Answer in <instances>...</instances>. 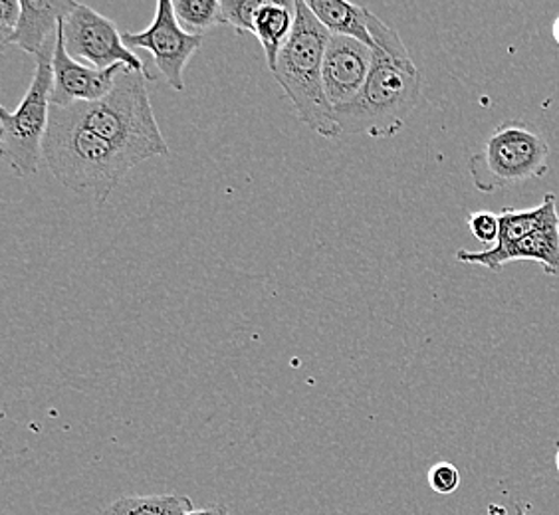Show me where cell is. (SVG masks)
I'll return each instance as SVG.
<instances>
[{"label":"cell","instance_id":"6da1fadb","mask_svg":"<svg viewBox=\"0 0 559 515\" xmlns=\"http://www.w3.org/2000/svg\"><path fill=\"white\" fill-rule=\"evenodd\" d=\"M367 26L376 43L366 86L354 101L335 108L342 133L393 137L419 106L420 74L405 44L385 22L367 11Z\"/></svg>","mask_w":559,"mask_h":515},{"label":"cell","instance_id":"7a4b0ae2","mask_svg":"<svg viewBox=\"0 0 559 515\" xmlns=\"http://www.w3.org/2000/svg\"><path fill=\"white\" fill-rule=\"evenodd\" d=\"M44 161L58 183L75 194H90L97 204L108 203L118 184L135 167L72 116L68 108H50L43 147Z\"/></svg>","mask_w":559,"mask_h":515},{"label":"cell","instance_id":"3957f363","mask_svg":"<svg viewBox=\"0 0 559 515\" xmlns=\"http://www.w3.org/2000/svg\"><path fill=\"white\" fill-rule=\"evenodd\" d=\"M330 38L332 34L316 19L308 2L298 0L290 40L282 48L272 74L298 111V118L318 135L335 140L342 135V129L323 87V56Z\"/></svg>","mask_w":559,"mask_h":515},{"label":"cell","instance_id":"277c9868","mask_svg":"<svg viewBox=\"0 0 559 515\" xmlns=\"http://www.w3.org/2000/svg\"><path fill=\"white\" fill-rule=\"evenodd\" d=\"M145 80L147 77L140 72L123 68L108 96L68 108L82 125L111 143L133 165L169 155Z\"/></svg>","mask_w":559,"mask_h":515},{"label":"cell","instance_id":"5b68a950","mask_svg":"<svg viewBox=\"0 0 559 515\" xmlns=\"http://www.w3.org/2000/svg\"><path fill=\"white\" fill-rule=\"evenodd\" d=\"M549 145L536 125L522 119L500 123L483 149L468 161L473 184L480 193L539 179L548 172Z\"/></svg>","mask_w":559,"mask_h":515},{"label":"cell","instance_id":"8992f818","mask_svg":"<svg viewBox=\"0 0 559 515\" xmlns=\"http://www.w3.org/2000/svg\"><path fill=\"white\" fill-rule=\"evenodd\" d=\"M55 40L44 48L43 55L36 58L33 82L22 97L19 108H0V151L2 159L11 165L16 177L26 179L38 172L44 159L43 147L50 121L52 92H55Z\"/></svg>","mask_w":559,"mask_h":515},{"label":"cell","instance_id":"52a82bcc","mask_svg":"<svg viewBox=\"0 0 559 515\" xmlns=\"http://www.w3.org/2000/svg\"><path fill=\"white\" fill-rule=\"evenodd\" d=\"M62 33L68 55L78 62L86 60L96 70L126 65L147 80H155V74H151L140 56L126 46L118 26L92 7L78 2L74 11L62 22Z\"/></svg>","mask_w":559,"mask_h":515},{"label":"cell","instance_id":"ba28073f","mask_svg":"<svg viewBox=\"0 0 559 515\" xmlns=\"http://www.w3.org/2000/svg\"><path fill=\"white\" fill-rule=\"evenodd\" d=\"M123 43L130 50H147L163 80L175 92H185V68L199 52L203 36H193L183 31L173 11V2L162 0L155 7V16L150 26L141 33H123Z\"/></svg>","mask_w":559,"mask_h":515},{"label":"cell","instance_id":"9c48e42d","mask_svg":"<svg viewBox=\"0 0 559 515\" xmlns=\"http://www.w3.org/2000/svg\"><path fill=\"white\" fill-rule=\"evenodd\" d=\"M371 46L347 36H332L323 56V87L335 108L354 101L364 89L373 64Z\"/></svg>","mask_w":559,"mask_h":515},{"label":"cell","instance_id":"30bf717a","mask_svg":"<svg viewBox=\"0 0 559 515\" xmlns=\"http://www.w3.org/2000/svg\"><path fill=\"white\" fill-rule=\"evenodd\" d=\"M62 22L58 28V40H56L55 58H52V65H55L52 106L70 108L74 104H92L108 96L116 84V77L126 65L96 70L92 65L80 64L66 50Z\"/></svg>","mask_w":559,"mask_h":515},{"label":"cell","instance_id":"8fae6325","mask_svg":"<svg viewBox=\"0 0 559 515\" xmlns=\"http://www.w3.org/2000/svg\"><path fill=\"white\" fill-rule=\"evenodd\" d=\"M456 260L464 264L485 266L490 272H500L510 262L530 260V262H538L549 276H559V216L498 256H485L483 252L459 250Z\"/></svg>","mask_w":559,"mask_h":515},{"label":"cell","instance_id":"7c38bea8","mask_svg":"<svg viewBox=\"0 0 559 515\" xmlns=\"http://www.w3.org/2000/svg\"><path fill=\"white\" fill-rule=\"evenodd\" d=\"M75 4L72 0H21V22L11 44L38 58L48 43L55 40L60 22L70 16Z\"/></svg>","mask_w":559,"mask_h":515},{"label":"cell","instance_id":"4fadbf2b","mask_svg":"<svg viewBox=\"0 0 559 515\" xmlns=\"http://www.w3.org/2000/svg\"><path fill=\"white\" fill-rule=\"evenodd\" d=\"M558 196L548 193L544 201L536 208H526V211H516L508 208L500 213V237L495 247L483 250L485 256H498L506 252L508 248L514 247L520 240L534 235L542 226L548 225L554 218H558Z\"/></svg>","mask_w":559,"mask_h":515},{"label":"cell","instance_id":"5bb4252c","mask_svg":"<svg viewBox=\"0 0 559 515\" xmlns=\"http://www.w3.org/2000/svg\"><path fill=\"white\" fill-rule=\"evenodd\" d=\"M296 24V2H276L262 0L259 12L254 16V36L262 44L270 72L276 70L280 52L290 40Z\"/></svg>","mask_w":559,"mask_h":515},{"label":"cell","instance_id":"9a60e30c","mask_svg":"<svg viewBox=\"0 0 559 515\" xmlns=\"http://www.w3.org/2000/svg\"><path fill=\"white\" fill-rule=\"evenodd\" d=\"M316 19L322 22L332 36H347L376 48L367 26V7L344 0H306Z\"/></svg>","mask_w":559,"mask_h":515},{"label":"cell","instance_id":"2e32d148","mask_svg":"<svg viewBox=\"0 0 559 515\" xmlns=\"http://www.w3.org/2000/svg\"><path fill=\"white\" fill-rule=\"evenodd\" d=\"M193 507L189 495H126L109 505L104 515H185Z\"/></svg>","mask_w":559,"mask_h":515},{"label":"cell","instance_id":"e0dca14e","mask_svg":"<svg viewBox=\"0 0 559 515\" xmlns=\"http://www.w3.org/2000/svg\"><path fill=\"white\" fill-rule=\"evenodd\" d=\"M173 11L183 31L193 36H203L211 28L226 24L221 0H175Z\"/></svg>","mask_w":559,"mask_h":515},{"label":"cell","instance_id":"ac0fdd59","mask_svg":"<svg viewBox=\"0 0 559 515\" xmlns=\"http://www.w3.org/2000/svg\"><path fill=\"white\" fill-rule=\"evenodd\" d=\"M223 16L238 34L254 33V16L262 0H221Z\"/></svg>","mask_w":559,"mask_h":515},{"label":"cell","instance_id":"d6986e66","mask_svg":"<svg viewBox=\"0 0 559 515\" xmlns=\"http://www.w3.org/2000/svg\"><path fill=\"white\" fill-rule=\"evenodd\" d=\"M429 486L437 494H454L461 486V472L451 462H439L429 470Z\"/></svg>","mask_w":559,"mask_h":515},{"label":"cell","instance_id":"ffe728a7","mask_svg":"<svg viewBox=\"0 0 559 515\" xmlns=\"http://www.w3.org/2000/svg\"><path fill=\"white\" fill-rule=\"evenodd\" d=\"M468 228L476 240L492 244L495 247L500 237V215L488 213V211H478L468 216Z\"/></svg>","mask_w":559,"mask_h":515},{"label":"cell","instance_id":"44dd1931","mask_svg":"<svg viewBox=\"0 0 559 515\" xmlns=\"http://www.w3.org/2000/svg\"><path fill=\"white\" fill-rule=\"evenodd\" d=\"M21 0H0V48L7 50L11 46L12 36L21 22Z\"/></svg>","mask_w":559,"mask_h":515},{"label":"cell","instance_id":"7402d4cb","mask_svg":"<svg viewBox=\"0 0 559 515\" xmlns=\"http://www.w3.org/2000/svg\"><path fill=\"white\" fill-rule=\"evenodd\" d=\"M185 515H230V512H228L226 505H209L203 510H191L189 514Z\"/></svg>","mask_w":559,"mask_h":515},{"label":"cell","instance_id":"603a6c76","mask_svg":"<svg viewBox=\"0 0 559 515\" xmlns=\"http://www.w3.org/2000/svg\"><path fill=\"white\" fill-rule=\"evenodd\" d=\"M492 515H506L500 507L498 510H492ZM516 515H532L527 512L526 507H518Z\"/></svg>","mask_w":559,"mask_h":515},{"label":"cell","instance_id":"cb8c5ba5","mask_svg":"<svg viewBox=\"0 0 559 515\" xmlns=\"http://www.w3.org/2000/svg\"><path fill=\"white\" fill-rule=\"evenodd\" d=\"M551 34H554V40L559 46V16L554 21V28H551Z\"/></svg>","mask_w":559,"mask_h":515},{"label":"cell","instance_id":"d4e9b609","mask_svg":"<svg viewBox=\"0 0 559 515\" xmlns=\"http://www.w3.org/2000/svg\"><path fill=\"white\" fill-rule=\"evenodd\" d=\"M556 468H558V474H559V448H558V454H556Z\"/></svg>","mask_w":559,"mask_h":515}]
</instances>
